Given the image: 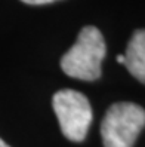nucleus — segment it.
I'll return each instance as SVG.
<instances>
[{
  "label": "nucleus",
  "instance_id": "obj_6",
  "mask_svg": "<svg viewBox=\"0 0 145 147\" xmlns=\"http://www.w3.org/2000/svg\"><path fill=\"white\" fill-rule=\"evenodd\" d=\"M117 61L120 63V64H123V63H124V57H123V55H118V57H117Z\"/></svg>",
  "mask_w": 145,
  "mask_h": 147
},
{
  "label": "nucleus",
  "instance_id": "obj_5",
  "mask_svg": "<svg viewBox=\"0 0 145 147\" xmlns=\"http://www.w3.org/2000/svg\"><path fill=\"white\" fill-rule=\"evenodd\" d=\"M21 2L27 3V5H49V3L58 2V0H21Z\"/></svg>",
  "mask_w": 145,
  "mask_h": 147
},
{
  "label": "nucleus",
  "instance_id": "obj_7",
  "mask_svg": "<svg viewBox=\"0 0 145 147\" xmlns=\"http://www.w3.org/2000/svg\"><path fill=\"white\" fill-rule=\"evenodd\" d=\"M0 147H11V146H9V144H6V143L2 140V138H0Z\"/></svg>",
  "mask_w": 145,
  "mask_h": 147
},
{
  "label": "nucleus",
  "instance_id": "obj_4",
  "mask_svg": "<svg viewBox=\"0 0 145 147\" xmlns=\"http://www.w3.org/2000/svg\"><path fill=\"white\" fill-rule=\"evenodd\" d=\"M123 57H124L123 65H126L129 73L135 79L145 83V30L144 28L133 31Z\"/></svg>",
  "mask_w": 145,
  "mask_h": 147
},
{
  "label": "nucleus",
  "instance_id": "obj_2",
  "mask_svg": "<svg viewBox=\"0 0 145 147\" xmlns=\"http://www.w3.org/2000/svg\"><path fill=\"white\" fill-rule=\"evenodd\" d=\"M145 126V110L135 102H116L107 110L101 125L104 147H133Z\"/></svg>",
  "mask_w": 145,
  "mask_h": 147
},
{
  "label": "nucleus",
  "instance_id": "obj_1",
  "mask_svg": "<svg viewBox=\"0 0 145 147\" xmlns=\"http://www.w3.org/2000/svg\"><path fill=\"white\" fill-rule=\"evenodd\" d=\"M107 55V45L102 33L93 27H83L76 43L61 58L62 71L79 80L93 82L102 74V61Z\"/></svg>",
  "mask_w": 145,
  "mask_h": 147
},
{
  "label": "nucleus",
  "instance_id": "obj_3",
  "mask_svg": "<svg viewBox=\"0 0 145 147\" xmlns=\"http://www.w3.org/2000/svg\"><path fill=\"white\" fill-rule=\"evenodd\" d=\"M52 106L62 134L70 141H84L93 119L86 95L74 89H62L53 95Z\"/></svg>",
  "mask_w": 145,
  "mask_h": 147
}]
</instances>
